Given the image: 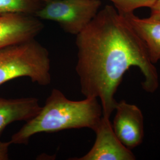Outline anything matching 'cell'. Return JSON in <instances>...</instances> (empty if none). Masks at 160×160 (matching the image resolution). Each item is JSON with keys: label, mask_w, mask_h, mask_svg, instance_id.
I'll return each instance as SVG.
<instances>
[{"label": "cell", "mask_w": 160, "mask_h": 160, "mask_svg": "<svg viewBox=\"0 0 160 160\" xmlns=\"http://www.w3.org/2000/svg\"><path fill=\"white\" fill-rule=\"evenodd\" d=\"M43 28L40 19L33 15L18 13L0 15V49L34 39Z\"/></svg>", "instance_id": "cell-7"}, {"label": "cell", "mask_w": 160, "mask_h": 160, "mask_svg": "<svg viewBox=\"0 0 160 160\" xmlns=\"http://www.w3.org/2000/svg\"><path fill=\"white\" fill-rule=\"evenodd\" d=\"M101 6L100 0H49L34 16L56 22L66 32L77 35L96 16Z\"/></svg>", "instance_id": "cell-4"}, {"label": "cell", "mask_w": 160, "mask_h": 160, "mask_svg": "<svg viewBox=\"0 0 160 160\" xmlns=\"http://www.w3.org/2000/svg\"><path fill=\"white\" fill-rule=\"evenodd\" d=\"M150 10L151 15L149 17L160 20V0H156Z\"/></svg>", "instance_id": "cell-13"}, {"label": "cell", "mask_w": 160, "mask_h": 160, "mask_svg": "<svg viewBox=\"0 0 160 160\" xmlns=\"http://www.w3.org/2000/svg\"><path fill=\"white\" fill-rule=\"evenodd\" d=\"M121 14L142 40L151 62L155 65L160 60V20L140 18L133 12Z\"/></svg>", "instance_id": "cell-9"}, {"label": "cell", "mask_w": 160, "mask_h": 160, "mask_svg": "<svg viewBox=\"0 0 160 160\" xmlns=\"http://www.w3.org/2000/svg\"><path fill=\"white\" fill-rule=\"evenodd\" d=\"M42 1H49V0H42Z\"/></svg>", "instance_id": "cell-14"}, {"label": "cell", "mask_w": 160, "mask_h": 160, "mask_svg": "<svg viewBox=\"0 0 160 160\" xmlns=\"http://www.w3.org/2000/svg\"><path fill=\"white\" fill-rule=\"evenodd\" d=\"M96 140L91 149L86 154L72 160H134L136 157L119 141L115 135L110 118L102 116L94 131Z\"/></svg>", "instance_id": "cell-6"}, {"label": "cell", "mask_w": 160, "mask_h": 160, "mask_svg": "<svg viewBox=\"0 0 160 160\" xmlns=\"http://www.w3.org/2000/svg\"><path fill=\"white\" fill-rule=\"evenodd\" d=\"M12 144L9 142L0 141V160H8L9 158V147Z\"/></svg>", "instance_id": "cell-12"}, {"label": "cell", "mask_w": 160, "mask_h": 160, "mask_svg": "<svg viewBox=\"0 0 160 160\" xmlns=\"http://www.w3.org/2000/svg\"><path fill=\"white\" fill-rule=\"evenodd\" d=\"M120 13H131L142 7L151 8L156 0H108Z\"/></svg>", "instance_id": "cell-11"}, {"label": "cell", "mask_w": 160, "mask_h": 160, "mask_svg": "<svg viewBox=\"0 0 160 160\" xmlns=\"http://www.w3.org/2000/svg\"><path fill=\"white\" fill-rule=\"evenodd\" d=\"M76 72L85 97L97 98L103 116L110 118L117 101L115 94L123 76L137 67L148 92L159 87V76L142 40L113 6H104L77 34Z\"/></svg>", "instance_id": "cell-1"}, {"label": "cell", "mask_w": 160, "mask_h": 160, "mask_svg": "<svg viewBox=\"0 0 160 160\" xmlns=\"http://www.w3.org/2000/svg\"><path fill=\"white\" fill-rule=\"evenodd\" d=\"M102 116V105L97 98L71 100L61 90L54 88L39 113L13 134L10 141L14 144H27L32 137L42 132L81 128L94 131Z\"/></svg>", "instance_id": "cell-2"}, {"label": "cell", "mask_w": 160, "mask_h": 160, "mask_svg": "<svg viewBox=\"0 0 160 160\" xmlns=\"http://www.w3.org/2000/svg\"><path fill=\"white\" fill-rule=\"evenodd\" d=\"M51 68L49 52L35 38L0 49V86L20 77L48 86L51 82Z\"/></svg>", "instance_id": "cell-3"}, {"label": "cell", "mask_w": 160, "mask_h": 160, "mask_svg": "<svg viewBox=\"0 0 160 160\" xmlns=\"http://www.w3.org/2000/svg\"><path fill=\"white\" fill-rule=\"evenodd\" d=\"M112 128L120 142L130 149L135 148L143 142L144 119L141 110L137 105L122 100L118 102Z\"/></svg>", "instance_id": "cell-5"}, {"label": "cell", "mask_w": 160, "mask_h": 160, "mask_svg": "<svg viewBox=\"0 0 160 160\" xmlns=\"http://www.w3.org/2000/svg\"><path fill=\"white\" fill-rule=\"evenodd\" d=\"M44 2L42 0H0V15L18 13L34 16Z\"/></svg>", "instance_id": "cell-10"}, {"label": "cell", "mask_w": 160, "mask_h": 160, "mask_svg": "<svg viewBox=\"0 0 160 160\" xmlns=\"http://www.w3.org/2000/svg\"><path fill=\"white\" fill-rule=\"evenodd\" d=\"M35 97L7 99L0 97V136L7 126L18 121H28L41 109Z\"/></svg>", "instance_id": "cell-8"}]
</instances>
